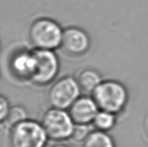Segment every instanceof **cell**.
I'll return each mask as SVG.
<instances>
[{"mask_svg": "<svg viewBox=\"0 0 148 147\" xmlns=\"http://www.w3.org/2000/svg\"><path fill=\"white\" fill-rule=\"evenodd\" d=\"M92 94V99L99 109L114 114L118 113L124 108L128 99L124 85L112 80L101 82Z\"/></svg>", "mask_w": 148, "mask_h": 147, "instance_id": "obj_1", "label": "cell"}, {"mask_svg": "<svg viewBox=\"0 0 148 147\" xmlns=\"http://www.w3.org/2000/svg\"><path fill=\"white\" fill-rule=\"evenodd\" d=\"M63 31L55 21L48 18L35 20L30 26L29 40L36 49L53 50L61 46Z\"/></svg>", "mask_w": 148, "mask_h": 147, "instance_id": "obj_2", "label": "cell"}, {"mask_svg": "<svg viewBox=\"0 0 148 147\" xmlns=\"http://www.w3.org/2000/svg\"><path fill=\"white\" fill-rule=\"evenodd\" d=\"M47 136L41 123L26 119L12 125L9 143L10 147H44Z\"/></svg>", "mask_w": 148, "mask_h": 147, "instance_id": "obj_3", "label": "cell"}, {"mask_svg": "<svg viewBox=\"0 0 148 147\" xmlns=\"http://www.w3.org/2000/svg\"><path fill=\"white\" fill-rule=\"evenodd\" d=\"M41 125L49 138L61 141L72 137L75 123L64 110L52 108L43 114Z\"/></svg>", "mask_w": 148, "mask_h": 147, "instance_id": "obj_4", "label": "cell"}, {"mask_svg": "<svg viewBox=\"0 0 148 147\" xmlns=\"http://www.w3.org/2000/svg\"><path fill=\"white\" fill-rule=\"evenodd\" d=\"M80 86L77 80L66 76L58 80L49 89L48 101L52 108L65 110L69 108L79 97Z\"/></svg>", "mask_w": 148, "mask_h": 147, "instance_id": "obj_5", "label": "cell"}, {"mask_svg": "<svg viewBox=\"0 0 148 147\" xmlns=\"http://www.w3.org/2000/svg\"><path fill=\"white\" fill-rule=\"evenodd\" d=\"M33 53L36 64L30 79L38 85L50 83L59 72V62L57 56L51 50L36 49Z\"/></svg>", "mask_w": 148, "mask_h": 147, "instance_id": "obj_6", "label": "cell"}, {"mask_svg": "<svg viewBox=\"0 0 148 147\" xmlns=\"http://www.w3.org/2000/svg\"><path fill=\"white\" fill-rule=\"evenodd\" d=\"M90 46L89 36L82 29L69 27L63 31L61 47L69 56H78L88 51Z\"/></svg>", "mask_w": 148, "mask_h": 147, "instance_id": "obj_7", "label": "cell"}, {"mask_svg": "<svg viewBox=\"0 0 148 147\" xmlns=\"http://www.w3.org/2000/svg\"><path fill=\"white\" fill-rule=\"evenodd\" d=\"M99 108L92 98L81 97L69 108V115L75 124L88 125L92 122Z\"/></svg>", "mask_w": 148, "mask_h": 147, "instance_id": "obj_8", "label": "cell"}, {"mask_svg": "<svg viewBox=\"0 0 148 147\" xmlns=\"http://www.w3.org/2000/svg\"><path fill=\"white\" fill-rule=\"evenodd\" d=\"M35 61L33 52L26 50L14 54L10 61V68L12 73L18 78L31 79L35 69Z\"/></svg>", "mask_w": 148, "mask_h": 147, "instance_id": "obj_9", "label": "cell"}, {"mask_svg": "<svg viewBox=\"0 0 148 147\" xmlns=\"http://www.w3.org/2000/svg\"><path fill=\"white\" fill-rule=\"evenodd\" d=\"M77 80L81 89L85 92H92L101 82V77L97 71L86 69L79 74Z\"/></svg>", "mask_w": 148, "mask_h": 147, "instance_id": "obj_10", "label": "cell"}, {"mask_svg": "<svg viewBox=\"0 0 148 147\" xmlns=\"http://www.w3.org/2000/svg\"><path fill=\"white\" fill-rule=\"evenodd\" d=\"M82 147H115L112 138L104 131H98L90 133Z\"/></svg>", "mask_w": 148, "mask_h": 147, "instance_id": "obj_11", "label": "cell"}, {"mask_svg": "<svg viewBox=\"0 0 148 147\" xmlns=\"http://www.w3.org/2000/svg\"><path fill=\"white\" fill-rule=\"evenodd\" d=\"M114 115L115 114L107 111H98L92 121V123L94 126L99 131H108L111 129L115 125L116 118Z\"/></svg>", "mask_w": 148, "mask_h": 147, "instance_id": "obj_12", "label": "cell"}, {"mask_svg": "<svg viewBox=\"0 0 148 147\" xmlns=\"http://www.w3.org/2000/svg\"><path fill=\"white\" fill-rule=\"evenodd\" d=\"M27 119V112L21 106L12 107L5 120L10 125H13Z\"/></svg>", "mask_w": 148, "mask_h": 147, "instance_id": "obj_13", "label": "cell"}, {"mask_svg": "<svg viewBox=\"0 0 148 147\" xmlns=\"http://www.w3.org/2000/svg\"><path fill=\"white\" fill-rule=\"evenodd\" d=\"M90 133L89 128L85 124H75L72 137L77 141H84Z\"/></svg>", "mask_w": 148, "mask_h": 147, "instance_id": "obj_14", "label": "cell"}, {"mask_svg": "<svg viewBox=\"0 0 148 147\" xmlns=\"http://www.w3.org/2000/svg\"><path fill=\"white\" fill-rule=\"evenodd\" d=\"M9 103L7 99L1 96L0 98V119L1 120H6L10 108H9Z\"/></svg>", "mask_w": 148, "mask_h": 147, "instance_id": "obj_15", "label": "cell"}, {"mask_svg": "<svg viewBox=\"0 0 148 147\" xmlns=\"http://www.w3.org/2000/svg\"><path fill=\"white\" fill-rule=\"evenodd\" d=\"M51 147H70L67 145H63V144H59V145H55Z\"/></svg>", "mask_w": 148, "mask_h": 147, "instance_id": "obj_16", "label": "cell"}, {"mask_svg": "<svg viewBox=\"0 0 148 147\" xmlns=\"http://www.w3.org/2000/svg\"><path fill=\"white\" fill-rule=\"evenodd\" d=\"M147 133H148V122H147Z\"/></svg>", "mask_w": 148, "mask_h": 147, "instance_id": "obj_17", "label": "cell"}]
</instances>
